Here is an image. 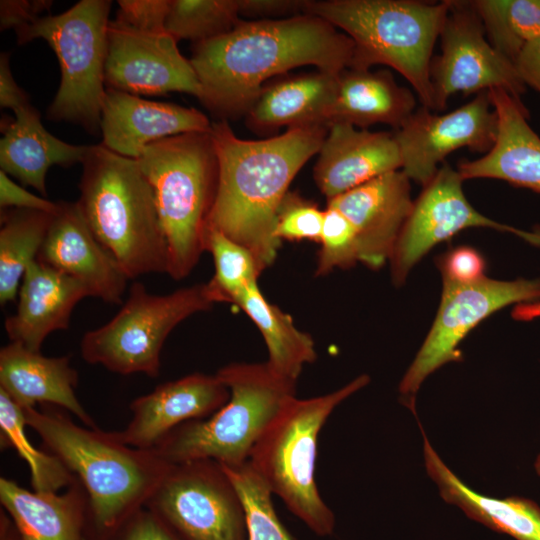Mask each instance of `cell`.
Returning a JSON list of instances; mask_svg holds the SVG:
<instances>
[{
  "label": "cell",
  "mask_w": 540,
  "mask_h": 540,
  "mask_svg": "<svg viewBox=\"0 0 540 540\" xmlns=\"http://www.w3.org/2000/svg\"><path fill=\"white\" fill-rule=\"evenodd\" d=\"M88 296L81 281L36 259L23 276L16 312L5 319L10 342L40 352L49 334L69 327L74 307Z\"/></svg>",
  "instance_id": "23"
},
{
  "label": "cell",
  "mask_w": 540,
  "mask_h": 540,
  "mask_svg": "<svg viewBox=\"0 0 540 540\" xmlns=\"http://www.w3.org/2000/svg\"><path fill=\"white\" fill-rule=\"evenodd\" d=\"M417 421L423 436L426 472L445 502L459 507L469 518L516 540H540V506L536 502L519 496L492 498L471 489L444 463Z\"/></svg>",
  "instance_id": "25"
},
{
  "label": "cell",
  "mask_w": 540,
  "mask_h": 540,
  "mask_svg": "<svg viewBox=\"0 0 540 540\" xmlns=\"http://www.w3.org/2000/svg\"><path fill=\"white\" fill-rule=\"evenodd\" d=\"M221 466L241 499L247 540H292L275 512L273 493L250 462L233 467Z\"/></svg>",
  "instance_id": "36"
},
{
  "label": "cell",
  "mask_w": 540,
  "mask_h": 540,
  "mask_svg": "<svg viewBox=\"0 0 540 540\" xmlns=\"http://www.w3.org/2000/svg\"><path fill=\"white\" fill-rule=\"evenodd\" d=\"M54 213L3 209L0 214V303L16 301L28 266L37 259Z\"/></svg>",
  "instance_id": "31"
},
{
  "label": "cell",
  "mask_w": 540,
  "mask_h": 540,
  "mask_svg": "<svg viewBox=\"0 0 540 540\" xmlns=\"http://www.w3.org/2000/svg\"><path fill=\"white\" fill-rule=\"evenodd\" d=\"M23 410L27 426L85 490L98 540H109L146 506L171 466L154 450L124 444L114 432L82 427L52 410Z\"/></svg>",
  "instance_id": "3"
},
{
  "label": "cell",
  "mask_w": 540,
  "mask_h": 540,
  "mask_svg": "<svg viewBox=\"0 0 540 540\" xmlns=\"http://www.w3.org/2000/svg\"><path fill=\"white\" fill-rule=\"evenodd\" d=\"M497 131V114L488 91H484L445 114L422 106L393 134L402 158L401 170L410 180L425 186L453 151L468 148L489 152Z\"/></svg>",
  "instance_id": "15"
},
{
  "label": "cell",
  "mask_w": 540,
  "mask_h": 540,
  "mask_svg": "<svg viewBox=\"0 0 540 540\" xmlns=\"http://www.w3.org/2000/svg\"><path fill=\"white\" fill-rule=\"evenodd\" d=\"M57 203L37 260L81 281L90 296L121 304L128 277L93 235L77 202Z\"/></svg>",
  "instance_id": "18"
},
{
  "label": "cell",
  "mask_w": 540,
  "mask_h": 540,
  "mask_svg": "<svg viewBox=\"0 0 540 540\" xmlns=\"http://www.w3.org/2000/svg\"><path fill=\"white\" fill-rule=\"evenodd\" d=\"M338 76L318 70L264 86L246 113L249 126L260 132L281 127H328Z\"/></svg>",
  "instance_id": "28"
},
{
  "label": "cell",
  "mask_w": 540,
  "mask_h": 540,
  "mask_svg": "<svg viewBox=\"0 0 540 540\" xmlns=\"http://www.w3.org/2000/svg\"><path fill=\"white\" fill-rule=\"evenodd\" d=\"M10 53L0 55V105L14 113L31 105L27 93L15 81L10 68Z\"/></svg>",
  "instance_id": "45"
},
{
  "label": "cell",
  "mask_w": 540,
  "mask_h": 540,
  "mask_svg": "<svg viewBox=\"0 0 540 540\" xmlns=\"http://www.w3.org/2000/svg\"><path fill=\"white\" fill-rule=\"evenodd\" d=\"M449 0H309L305 13L341 29L354 44L349 68L382 64L413 87L422 106L434 110L430 67Z\"/></svg>",
  "instance_id": "5"
},
{
  "label": "cell",
  "mask_w": 540,
  "mask_h": 540,
  "mask_svg": "<svg viewBox=\"0 0 540 540\" xmlns=\"http://www.w3.org/2000/svg\"><path fill=\"white\" fill-rule=\"evenodd\" d=\"M540 300L539 279L457 283L443 279L433 325L399 384L400 400L415 413L416 394L425 379L446 363L462 361L460 342L482 320L513 303Z\"/></svg>",
  "instance_id": "12"
},
{
  "label": "cell",
  "mask_w": 540,
  "mask_h": 540,
  "mask_svg": "<svg viewBox=\"0 0 540 540\" xmlns=\"http://www.w3.org/2000/svg\"><path fill=\"white\" fill-rule=\"evenodd\" d=\"M79 182L80 211L128 279L168 272V248L153 189L137 159L102 143L88 146Z\"/></svg>",
  "instance_id": "4"
},
{
  "label": "cell",
  "mask_w": 540,
  "mask_h": 540,
  "mask_svg": "<svg viewBox=\"0 0 540 540\" xmlns=\"http://www.w3.org/2000/svg\"><path fill=\"white\" fill-rule=\"evenodd\" d=\"M229 397L230 391L216 374H189L134 399L130 422L114 434L131 447L152 450L183 423L211 416Z\"/></svg>",
  "instance_id": "17"
},
{
  "label": "cell",
  "mask_w": 540,
  "mask_h": 540,
  "mask_svg": "<svg viewBox=\"0 0 540 540\" xmlns=\"http://www.w3.org/2000/svg\"><path fill=\"white\" fill-rule=\"evenodd\" d=\"M0 540H21L14 524L1 513Z\"/></svg>",
  "instance_id": "48"
},
{
  "label": "cell",
  "mask_w": 540,
  "mask_h": 540,
  "mask_svg": "<svg viewBox=\"0 0 540 540\" xmlns=\"http://www.w3.org/2000/svg\"><path fill=\"white\" fill-rule=\"evenodd\" d=\"M216 303L208 283L194 284L165 295L151 294L134 282L121 309L81 340L82 358L121 375L157 377L160 354L171 331L195 313Z\"/></svg>",
  "instance_id": "10"
},
{
  "label": "cell",
  "mask_w": 540,
  "mask_h": 540,
  "mask_svg": "<svg viewBox=\"0 0 540 540\" xmlns=\"http://www.w3.org/2000/svg\"><path fill=\"white\" fill-rule=\"evenodd\" d=\"M324 211L309 200L288 192L276 219L275 236L278 240L320 242Z\"/></svg>",
  "instance_id": "38"
},
{
  "label": "cell",
  "mask_w": 540,
  "mask_h": 540,
  "mask_svg": "<svg viewBox=\"0 0 540 540\" xmlns=\"http://www.w3.org/2000/svg\"><path fill=\"white\" fill-rule=\"evenodd\" d=\"M167 31L143 32L110 20L105 63L106 88L133 95L183 92L202 96V87L190 62Z\"/></svg>",
  "instance_id": "16"
},
{
  "label": "cell",
  "mask_w": 540,
  "mask_h": 540,
  "mask_svg": "<svg viewBox=\"0 0 540 540\" xmlns=\"http://www.w3.org/2000/svg\"><path fill=\"white\" fill-rule=\"evenodd\" d=\"M24 410L0 389L1 444L11 447L26 462L34 491L58 492L73 485L76 477L53 454L37 449L26 436Z\"/></svg>",
  "instance_id": "33"
},
{
  "label": "cell",
  "mask_w": 540,
  "mask_h": 540,
  "mask_svg": "<svg viewBox=\"0 0 540 540\" xmlns=\"http://www.w3.org/2000/svg\"><path fill=\"white\" fill-rule=\"evenodd\" d=\"M352 40L311 14L240 21L230 32L194 44L189 59L202 87L200 101L220 117L246 114L264 83L313 65L339 75L351 65Z\"/></svg>",
  "instance_id": "1"
},
{
  "label": "cell",
  "mask_w": 540,
  "mask_h": 540,
  "mask_svg": "<svg viewBox=\"0 0 540 540\" xmlns=\"http://www.w3.org/2000/svg\"><path fill=\"white\" fill-rule=\"evenodd\" d=\"M413 202L410 179L398 170L327 200V205L341 211L353 226L359 262L379 269L390 260Z\"/></svg>",
  "instance_id": "19"
},
{
  "label": "cell",
  "mask_w": 540,
  "mask_h": 540,
  "mask_svg": "<svg viewBox=\"0 0 540 540\" xmlns=\"http://www.w3.org/2000/svg\"><path fill=\"white\" fill-rule=\"evenodd\" d=\"M256 324L268 351L266 363L278 375L297 381L303 367L316 360L312 337L300 331L290 315L264 297L254 282L233 301Z\"/></svg>",
  "instance_id": "30"
},
{
  "label": "cell",
  "mask_w": 540,
  "mask_h": 540,
  "mask_svg": "<svg viewBox=\"0 0 540 540\" xmlns=\"http://www.w3.org/2000/svg\"><path fill=\"white\" fill-rule=\"evenodd\" d=\"M170 1L119 0L116 20L143 32H165Z\"/></svg>",
  "instance_id": "39"
},
{
  "label": "cell",
  "mask_w": 540,
  "mask_h": 540,
  "mask_svg": "<svg viewBox=\"0 0 540 540\" xmlns=\"http://www.w3.org/2000/svg\"><path fill=\"white\" fill-rule=\"evenodd\" d=\"M440 32L441 54L430 67L434 110L457 93L501 89L520 99L526 85L514 62L496 50L471 1H450ZM521 100V99H520Z\"/></svg>",
  "instance_id": "13"
},
{
  "label": "cell",
  "mask_w": 540,
  "mask_h": 540,
  "mask_svg": "<svg viewBox=\"0 0 540 540\" xmlns=\"http://www.w3.org/2000/svg\"><path fill=\"white\" fill-rule=\"evenodd\" d=\"M416 110V98L388 70L345 69L338 76L328 127L346 123L365 129L381 123L400 128Z\"/></svg>",
  "instance_id": "29"
},
{
  "label": "cell",
  "mask_w": 540,
  "mask_h": 540,
  "mask_svg": "<svg viewBox=\"0 0 540 540\" xmlns=\"http://www.w3.org/2000/svg\"><path fill=\"white\" fill-rule=\"evenodd\" d=\"M514 64L524 84L540 93V37L523 47Z\"/></svg>",
  "instance_id": "46"
},
{
  "label": "cell",
  "mask_w": 540,
  "mask_h": 540,
  "mask_svg": "<svg viewBox=\"0 0 540 540\" xmlns=\"http://www.w3.org/2000/svg\"><path fill=\"white\" fill-rule=\"evenodd\" d=\"M111 1L81 0L57 15H46L16 31L19 44L45 40L57 56L61 79L48 108L49 119L100 131L106 94L105 63Z\"/></svg>",
  "instance_id": "9"
},
{
  "label": "cell",
  "mask_w": 540,
  "mask_h": 540,
  "mask_svg": "<svg viewBox=\"0 0 540 540\" xmlns=\"http://www.w3.org/2000/svg\"><path fill=\"white\" fill-rule=\"evenodd\" d=\"M316 275L323 276L336 268L347 269L359 262L356 234L347 217L327 205L321 232Z\"/></svg>",
  "instance_id": "37"
},
{
  "label": "cell",
  "mask_w": 540,
  "mask_h": 540,
  "mask_svg": "<svg viewBox=\"0 0 540 540\" xmlns=\"http://www.w3.org/2000/svg\"><path fill=\"white\" fill-rule=\"evenodd\" d=\"M39 111L29 105L15 112L0 141V167L7 175L46 197V174L54 165L82 163L87 145H73L52 135L42 125Z\"/></svg>",
  "instance_id": "27"
},
{
  "label": "cell",
  "mask_w": 540,
  "mask_h": 540,
  "mask_svg": "<svg viewBox=\"0 0 540 540\" xmlns=\"http://www.w3.org/2000/svg\"><path fill=\"white\" fill-rule=\"evenodd\" d=\"M458 170L442 164L413 202L390 257L391 277L400 286L411 269L436 244L471 227H488L514 233L534 245H540V231L527 232L496 222L478 212L467 200Z\"/></svg>",
  "instance_id": "14"
},
{
  "label": "cell",
  "mask_w": 540,
  "mask_h": 540,
  "mask_svg": "<svg viewBox=\"0 0 540 540\" xmlns=\"http://www.w3.org/2000/svg\"><path fill=\"white\" fill-rule=\"evenodd\" d=\"M137 161L154 192L168 248L167 274L182 280L206 251L208 218L218 186L210 131L153 142Z\"/></svg>",
  "instance_id": "6"
},
{
  "label": "cell",
  "mask_w": 540,
  "mask_h": 540,
  "mask_svg": "<svg viewBox=\"0 0 540 540\" xmlns=\"http://www.w3.org/2000/svg\"><path fill=\"white\" fill-rule=\"evenodd\" d=\"M109 540H179L146 507L134 513Z\"/></svg>",
  "instance_id": "41"
},
{
  "label": "cell",
  "mask_w": 540,
  "mask_h": 540,
  "mask_svg": "<svg viewBox=\"0 0 540 540\" xmlns=\"http://www.w3.org/2000/svg\"><path fill=\"white\" fill-rule=\"evenodd\" d=\"M534 469L538 476H540V453L537 455L534 461Z\"/></svg>",
  "instance_id": "49"
},
{
  "label": "cell",
  "mask_w": 540,
  "mask_h": 540,
  "mask_svg": "<svg viewBox=\"0 0 540 540\" xmlns=\"http://www.w3.org/2000/svg\"><path fill=\"white\" fill-rule=\"evenodd\" d=\"M77 383L78 373L68 356H43L16 342L0 350V389L18 406L54 405L75 415L85 426L96 428L76 396Z\"/></svg>",
  "instance_id": "24"
},
{
  "label": "cell",
  "mask_w": 540,
  "mask_h": 540,
  "mask_svg": "<svg viewBox=\"0 0 540 540\" xmlns=\"http://www.w3.org/2000/svg\"><path fill=\"white\" fill-rule=\"evenodd\" d=\"M0 501L21 540H84L88 498L78 481L59 494L30 491L1 477Z\"/></svg>",
  "instance_id": "26"
},
{
  "label": "cell",
  "mask_w": 540,
  "mask_h": 540,
  "mask_svg": "<svg viewBox=\"0 0 540 540\" xmlns=\"http://www.w3.org/2000/svg\"><path fill=\"white\" fill-rule=\"evenodd\" d=\"M145 507L179 540H247L241 499L213 460L171 464Z\"/></svg>",
  "instance_id": "11"
},
{
  "label": "cell",
  "mask_w": 540,
  "mask_h": 540,
  "mask_svg": "<svg viewBox=\"0 0 540 540\" xmlns=\"http://www.w3.org/2000/svg\"><path fill=\"white\" fill-rule=\"evenodd\" d=\"M489 42L515 61L523 47L540 37V0H475Z\"/></svg>",
  "instance_id": "32"
},
{
  "label": "cell",
  "mask_w": 540,
  "mask_h": 540,
  "mask_svg": "<svg viewBox=\"0 0 540 540\" xmlns=\"http://www.w3.org/2000/svg\"><path fill=\"white\" fill-rule=\"evenodd\" d=\"M308 0H238L240 16L255 20L293 17L305 14Z\"/></svg>",
  "instance_id": "44"
},
{
  "label": "cell",
  "mask_w": 540,
  "mask_h": 540,
  "mask_svg": "<svg viewBox=\"0 0 540 540\" xmlns=\"http://www.w3.org/2000/svg\"><path fill=\"white\" fill-rule=\"evenodd\" d=\"M511 315L513 319L518 321H531L540 318V300L517 304Z\"/></svg>",
  "instance_id": "47"
},
{
  "label": "cell",
  "mask_w": 540,
  "mask_h": 540,
  "mask_svg": "<svg viewBox=\"0 0 540 540\" xmlns=\"http://www.w3.org/2000/svg\"><path fill=\"white\" fill-rule=\"evenodd\" d=\"M58 203L36 196L15 183L9 175L0 171V207L3 209H29L54 213Z\"/></svg>",
  "instance_id": "42"
},
{
  "label": "cell",
  "mask_w": 540,
  "mask_h": 540,
  "mask_svg": "<svg viewBox=\"0 0 540 540\" xmlns=\"http://www.w3.org/2000/svg\"><path fill=\"white\" fill-rule=\"evenodd\" d=\"M238 0H171L166 31L177 41H208L230 32L239 22Z\"/></svg>",
  "instance_id": "34"
},
{
  "label": "cell",
  "mask_w": 540,
  "mask_h": 540,
  "mask_svg": "<svg viewBox=\"0 0 540 540\" xmlns=\"http://www.w3.org/2000/svg\"><path fill=\"white\" fill-rule=\"evenodd\" d=\"M211 126L195 108L106 88L100 119L102 144L122 156L138 159L153 142L189 132H208Z\"/></svg>",
  "instance_id": "20"
},
{
  "label": "cell",
  "mask_w": 540,
  "mask_h": 540,
  "mask_svg": "<svg viewBox=\"0 0 540 540\" xmlns=\"http://www.w3.org/2000/svg\"><path fill=\"white\" fill-rule=\"evenodd\" d=\"M327 132V126L314 125L289 128L263 140H244L226 120L212 123L218 186L208 229L250 250L261 272L277 257L281 244L275 236L277 213L290 183L319 152Z\"/></svg>",
  "instance_id": "2"
},
{
  "label": "cell",
  "mask_w": 540,
  "mask_h": 540,
  "mask_svg": "<svg viewBox=\"0 0 540 540\" xmlns=\"http://www.w3.org/2000/svg\"><path fill=\"white\" fill-rule=\"evenodd\" d=\"M485 260L472 247L460 246L445 254L439 260V268L444 280L457 283H471L485 277Z\"/></svg>",
  "instance_id": "40"
},
{
  "label": "cell",
  "mask_w": 540,
  "mask_h": 540,
  "mask_svg": "<svg viewBox=\"0 0 540 540\" xmlns=\"http://www.w3.org/2000/svg\"><path fill=\"white\" fill-rule=\"evenodd\" d=\"M206 251L214 261L215 273L207 283L216 303H233L262 273L251 251L220 231L208 229Z\"/></svg>",
  "instance_id": "35"
},
{
  "label": "cell",
  "mask_w": 540,
  "mask_h": 540,
  "mask_svg": "<svg viewBox=\"0 0 540 540\" xmlns=\"http://www.w3.org/2000/svg\"><path fill=\"white\" fill-rule=\"evenodd\" d=\"M488 93L498 118L495 144L484 156L460 162V176L503 180L540 193V137L528 123L527 108L504 90Z\"/></svg>",
  "instance_id": "22"
},
{
  "label": "cell",
  "mask_w": 540,
  "mask_h": 540,
  "mask_svg": "<svg viewBox=\"0 0 540 540\" xmlns=\"http://www.w3.org/2000/svg\"><path fill=\"white\" fill-rule=\"evenodd\" d=\"M369 382L362 374L330 393L294 397L263 431L248 460L271 492L319 536L333 532L335 517L315 481L318 436L335 408Z\"/></svg>",
  "instance_id": "8"
},
{
  "label": "cell",
  "mask_w": 540,
  "mask_h": 540,
  "mask_svg": "<svg viewBox=\"0 0 540 540\" xmlns=\"http://www.w3.org/2000/svg\"><path fill=\"white\" fill-rule=\"evenodd\" d=\"M49 0H1L0 28L14 29L15 32L30 25L43 11H49L52 6Z\"/></svg>",
  "instance_id": "43"
},
{
  "label": "cell",
  "mask_w": 540,
  "mask_h": 540,
  "mask_svg": "<svg viewBox=\"0 0 540 540\" xmlns=\"http://www.w3.org/2000/svg\"><path fill=\"white\" fill-rule=\"evenodd\" d=\"M216 375L230 391L211 416L175 428L154 449L169 464L213 460L233 467L251 451L280 410L296 397V382L275 373L266 362L230 363Z\"/></svg>",
  "instance_id": "7"
},
{
  "label": "cell",
  "mask_w": 540,
  "mask_h": 540,
  "mask_svg": "<svg viewBox=\"0 0 540 540\" xmlns=\"http://www.w3.org/2000/svg\"><path fill=\"white\" fill-rule=\"evenodd\" d=\"M314 179L327 200L384 174L402 169L393 133L334 123L318 152Z\"/></svg>",
  "instance_id": "21"
}]
</instances>
